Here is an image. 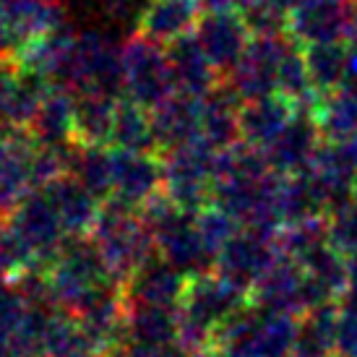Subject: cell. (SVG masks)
<instances>
[{
	"label": "cell",
	"mask_w": 357,
	"mask_h": 357,
	"mask_svg": "<svg viewBox=\"0 0 357 357\" xmlns=\"http://www.w3.org/2000/svg\"><path fill=\"white\" fill-rule=\"evenodd\" d=\"M123 89L141 107H154L175 94L167 47L133 31L123 42Z\"/></svg>",
	"instance_id": "6da1fadb"
},
{
	"label": "cell",
	"mask_w": 357,
	"mask_h": 357,
	"mask_svg": "<svg viewBox=\"0 0 357 357\" xmlns=\"http://www.w3.org/2000/svg\"><path fill=\"white\" fill-rule=\"evenodd\" d=\"M289 45H292V37L287 31L253 34L240 66L227 79V84L235 89V94L248 102L274 94L277 91L279 66H282V58L287 55Z\"/></svg>",
	"instance_id": "7a4b0ae2"
},
{
	"label": "cell",
	"mask_w": 357,
	"mask_h": 357,
	"mask_svg": "<svg viewBox=\"0 0 357 357\" xmlns=\"http://www.w3.org/2000/svg\"><path fill=\"white\" fill-rule=\"evenodd\" d=\"M193 34L201 42V47L206 50L214 68L219 70L222 81H227L235 73V68L248 50L250 40H253V31H250L248 21L240 10H206V13H201Z\"/></svg>",
	"instance_id": "3957f363"
},
{
	"label": "cell",
	"mask_w": 357,
	"mask_h": 357,
	"mask_svg": "<svg viewBox=\"0 0 357 357\" xmlns=\"http://www.w3.org/2000/svg\"><path fill=\"white\" fill-rule=\"evenodd\" d=\"M349 3L352 0H324L292 8L287 19V34L300 47L349 40L352 37Z\"/></svg>",
	"instance_id": "277c9868"
},
{
	"label": "cell",
	"mask_w": 357,
	"mask_h": 357,
	"mask_svg": "<svg viewBox=\"0 0 357 357\" xmlns=\"http://www.w3.org/2000/svg\"><path fill=\"white\" fill-rule=\"evenodd\" d=\"M167 60L175 81V91L188 94V97H206L208 91H214L222 84L219 70L208 60L206 50L201 47L196 34L190 31L180 40L167 45Z\"/></svg>",
	"instance_id": "5b68a950"
},
{
	"label": "cell",
	"mask_w": 357,
	"mask_h": 357,
	"mask_svg": "<svg viewBox=\"0 0 357 357\" xmlns=\"http://www.w3.org/2000/svg\"><path fill=\"white\" fill-rule=\"evenodd\" d=\"M201 10V0H146L136 21V31L167 47L169 42L196 29Z\"/></svg>",
	"instance_id": "8992f818"
},
{
	"label": "cell",
	"mask_w": 357,
	"mask_h": 357,
	"mask_svg": "<svg viewBox=\"0 0 357 357\" xmlns=\"http://www.w3.org/2000/svg\"><path fill=\"white\" fill-rule=\"evenodd\" d=\"M303 50H305L310 79H313L316 89L321 91L324 97L344 86V76H347V52H349L347 40L326 42V45H310V47H303Z\"/></svg>",
	"instance_id": "52a82bcc"
},
{
	"label": "cell",
	"mask_w": 357,
	"mask_h": 357,
	"mask_svg": "<svg viewBox=\"0 0 357 357\" xmlns=\"http://www.w3.org/2000/svg\"><path fill=\"white\" fill-rule=\"evenodd\" d=\"M277 94H282L284 100L292 102H321V91L316 89V84L310 79V70H307L305 50L300 47L298 42L292 40L287 55L282 58L277 73Z\"/></svg>",
	"instance_id": "ba28073f"
},
{
	"label": "cell",
	"mask_w": 357,
	"mask_h": 357,
	"mask_svg": "<svg viewBox=\"0 0 357 357\" xmlns=\"http://www.w3.org/2000/svg\"><path fill=\"white\" fill-rule=\"evenodd\" d=\"M287 115L289 102L282 94H277V97L268 94V97H258V100L248 102V107L243 109V123L250 133L266 136V133H274L277 128H282Z\"/></svg>",
	"instance_id": "9c48e42d"
},
{
	"label": "cell",
	"mask_w": 357,
	"mask_h": 357,
	"mask_svg": "<svg viewBox=\"0 0 357 357\" xmlns=\"http://www.w3.org/2000/svg\"><path fill=\"white\" fill-rule=\"evenodd\" d=\"M321 118L331 130L337 133H355L357 130V89L342 86L331 91L321 102Z\"/></svg>",
	"instance_id": "30bf717a"
},
{
	"label": "cell",
	"mask_w": 357,
	"mask_h": 357,
	"mask_svg": "<svg viewBox=\"0 0 357 357\" xmlns=\"http://www.w3.org/2000/svg\"><path fill=\"white\" fill-rule=\"evenodd\" d=\"M253 0H201V6L206 10H243L248 8Z\"/></svg>",
	"instance_id": "8fae6325"
},
{
	"label": "cell",
	"mask_w": 357,
	"mask_h": 357,
	"mask_svg": "<svg viewBox=\"0 0 357 357\" xmlns=\"http://www.w3.org/2000/svg\"><path fill=\"white\" fill-rule=\"evenodd\" d=\"M344 86L357 89V40H352L347 52V76H344Z\"/></svg>",
	"instance_id": "7c38bea8"
},
{
	"label": "cell",
	"mask_w": 357,
	"mask_h": 357,
	"mask_svg": "<svg viewBox=\"0 0 357 357\" xmlns=\"http://www.w3.org/2000/svg\"><path fill=\"white\" fill-rule=\"evenodd\" d=\"M349 19H352V40H357V0L349 3Z\"/></svg>",
	"instance_id": "4fadbf2b"
}]
</instances>
